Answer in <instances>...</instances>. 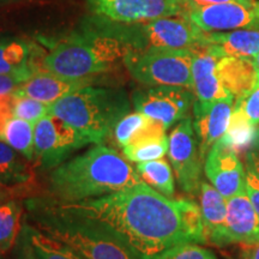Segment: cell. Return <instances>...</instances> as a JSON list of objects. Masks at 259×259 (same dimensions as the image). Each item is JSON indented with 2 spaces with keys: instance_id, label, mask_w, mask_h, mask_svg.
Returning <instances> with one entry per match:
<instances>
[{
  "instance_id": "1",
  "label": "cell",
  "mask_w": 259,
  "mask_h": 259,
  "mask_svg": "<svg viewBox=\"0 0 259 259\" xmlns=\"http://www.w3.org/2000/svg\"><path fill=\"white\" fill-rule=\"evenodd\" d=\"M58 212L102 227L142 258L191 242L177 200L144 181L97 199L64 204Z\"/></svg>"
},
{
  "instance_id": "2",
  "label": "cell",
  "mask_w": 259,
  "mask_h": 259,
  "mask_svg": "<svg viewBox=\"0 0 259 259\" xmlns=\"http://www.w3.org/2000/svg\"><path fill=\"white\" fill-rule=\"evenodd\" d=\"M131 164L113 149L97 145L58 166L51 176L52 193L67 203L107 196L141 183Z\"/></svg>"
},
{
  "instance_id": "3",
  "label": "cell",
  "mask_w": 259,
  "mask_h": 259,
  "mask_svg": "<svg viewBox=\"0 0 259 259\" xmlns=\"http://www.w3.org/2000/svg\"><path fill=\"white\" fill-rule=\"evenodd\" d=\"M127 42L97 32L72 35L58 42L42 59V70L66 78H93L111 71L131 50Z\"/></svg>"
},
{
  "instance_id": "4",
  "label": "cell",
  "mask_w": 259,
  "mask_h": 259,
  "mask_svg": "<svg viewBox=\"0 0 259 259\" xmlns=\"http://www.w3.org/2000/svg\"><path fill=\"white\" fill-rule=\"evenodd\" d=\"M130 100L124 90L85 87L50 105L56 115L80 132L90 143H101L128 114Z\"/></svg>"
},
{
  "instance_id": "5",
  "label": "cell",
  "mask_w": 259,
  "mask_h": 259,
  "mask_svg": "<svg viewBox=\"0 0 259 259\" xmlns=\"http://www.w3.org/2000/svg\"><path fill=\"white\" fill-rule=\"evenodd\" d=\"M60 219L40 222L50 238L67 245L85 259H138L137 252L118 236L92 222L58 212Z\"/></svg>"
},
{
  "instance_id": "6",
  "label": "cell",
  "mask_w": 259,
  "mask_h": 259,
  "mask_svg": "<svg viewBox=\"0 0 259 259\" xmlns=\"http://www.w3.org/2000/svg\"><path fill=\"white\" fill-rule=\"evenodd\" d=\"M193 52L168 48H131L124 64L139 83L150 87H183L193 89Z\"/></svg>"
},
{
  "instance_id": "7",
  "label": "cell",
  "mask_w": 259,
  "mask_h": 259,
  "mask_svg": "<svg viewBox=\"0 0 259 259\" xmlns=\"http://www.w3.org/2000/svg\"><path fill=\"white\" fill-rule=\"evenodd\" d=\"M90 143L80 132L48 113L34 127V156L42 167L60 166L77 149Z\"/></svg>"
},
{
  "instance_id": "8",
  "label": "cell",
  "mask_w": 259,
  "mask_h": 259,
  "mask_svg": "<svg viewBox=\"0 0 259 259\" xmlns=\"http://www.w3.org/2000/svg\"><path fill=\"white\" fill-rule=\"evenodd\" d=\"M168 156L180 189L186 193H196L202 184L200 176L204 161L190 118L181 120L170 132Z\"/></svg>"
},
{
  "instance_id": "9",
  "label": "cell",
  "mask_w": 259,
  "mask_h": 259,
  "mask_svg": "<svg viewBox=\"0 0 259 259\" xmlns=\"http://www.w3.org/2000/svg\"><path fill=\"white\" fill-rule=\"evenodd\" d=\"M132 102L136 112L162 122L167 130L189 118L194 94L183 87L160 85L136 92Z\"/></svg>"
},
{
  "instance_id": "10",
  "label": "cell",
  "mask_w": 259,
  "mask_h": 259,
  "mask_svg": "<svg viewBox=\"0 0 259 259\" xmlns=\"http://www.w3.org/2000/svg\"><path fill=\"white\" fill-rule=\"evenodd\" d=\"M141 46L143 48H168V50H196L208 45L206 32L193 24L185 16L162 17L141 23Z\"/></svg>"
},
{
  "instance_id": "11",
  "label": "cell",
  "mask_w": 259,
  "mask_h": 259,
  "mask_svg": "<svg viewBox=\"0 0 259 259\" xmlns=\"http://www.w3.org/2000/svg\"><path fill=\"white\" fill-rule=\"evenodd\" d=\"M183 16L205 32L259 29V3L253 6L222 3L191 10Z\"/></svg>"
},
{
  "instance_id": "12",
  "label": "cell",
  "mask_w": 259,
  "mask_h": 259,
  "mask_svg": "<svg viewBox=\"0 0 259 259\" xmlns=\"http://www.w3.org/2000/svg\"><path fill=\"white\" fill-rule=\"evenodd\" d=\"M89 4L96 14L127 24L183 15L177 0H89Z\"/></svg>"
},
{
  "instance_id": "13",
  "label": "cell",
  "mask_w": 259,
  "mask_h": 259,
  "mask_svg": "<svg viewBox=\"0 0 259 259\" xmlns=\"http://www.w3.org/2000/svg\"><path fill=\"white\" fill-rule=\"evenodd\" d=\"M204 171L211 185L231 198L245 190V168L239 154L221 138L210 149L204 161Z\"/></svg>"
},
{
  "instance_id": "14",
  "label": "cell",
  "mask_w": 259,
  "mask_h": 259,
  "mask_svg": "<svg viewBox=\"0 0 259 259\" xmlns=\"http://www.w3.org/2000/svg\"><path fill=\"white\" fill-rule=\"evenodd\" d=\"M234 102L235 97L229 96L211 102L196 101L193 103V128L203 161H205L212 145L226 135Z\"/></svg>"
},
{
  "instance_id": "15",
  "label": "cell",
  "mask_w": 259,
  "mask_h": 259,
  "mask_svg": "<svg viewBox=\"0 0 259 259\" xmlns=\"http://www.w3.org/2000/svg\"><path fill=\"white\" fill-rule=\"evenodd\" d=\"M192 52V92L197 101L211 102L233 96L223 88L218 74L219 61L226 57L225 52L213 44L200 46Z\"/></svg>"
},
{
  "instance_id": "16",
  "label": "cell",
  "mask_w": 259,
  "mask_h": 259,
  "mask_svg": "<svg viewBox=\"0 0 259 259\" xmlns=\"http://www.w3.org/2000/svg\"><path fill=\"white\" fill-rule=\"evenodd\" d=\"M226 239L228 245L259 242V216L246 190L227 199Z\"/></svg>"
},
{
  "instance_id": "17",
  "label": "cell",
  "mask_w": 259,
  "mask_h": 259,
  "mask_svg": "<svg viewBox=\"0 0 259 259\" xmlns=\"http://www.w3.org/2000/svg\"><path fill=\"white\" fill-rule=\"evenodd\" d=\"M93 82V78H66L48 71L37 70L22 83L15 93L31 97L46 105H52L71 93L89 87Z\"/></svg>"
},
{
  "instance_id": "18",
  "label": "cell",
  "mask_w": 259,
  "mask_h": 259,
  "mask_svg": "<svg viewBox=\"0 0 259 259\" xmlns=\"http://www.w3.org/2000/svg\"><path fill=\"white\" fill-rule=\"evenodd\" d=\"M200 211H202L206 244L226 246L227 199L208 183L200 184Z\"/></svg>"
},
{
  "instance_id": "19",
  "label": "cell",
  "mask_w": 259,
  "mask_h": 259,
  "mask_svg": "<svg viewBox=\"0 0 259 259\" xmlns=\"http://www.w3.org/2000/svg\"><path fill=\"white\" fill-rule=\"evenodd\" d=\"M218 74L223 88L235 99L246 96L259 84V69L251 58L223 57Z\"/></svg>"
},
{
  "instance_id": "20",
  "label": "cell",
  "mask_w": 259,
  "mask_h": 259,
  "mask_svg": "<svg viewBox=\"0 0 259 259\" xmlns=\"http://www.w3.org/2000/svg\"><path fill=\"white\" fill-rule=\"evenodd\" d=\"M206 38L229 57L254 58L259 53V29L206 32Z\"/></svg>"
},
{
  "instance_id": "21",
  "label": "cell",
  "mask_w": 259,
  "mask_h": 259,
  "mask_svg": "<svg viewBox=\"0 0 259 259\" xmlns=\"http://www.w3.org/2000/svg\"><path fill=\"white\" fill-rule=\"evenodd\" d=\"M257 130V125H254L248 119L240 103L235 101L231 121H229L226 135L222 138L233 147L236 153L241 155L248 153V149L253 148Z\"/></svg>"
},
{
  "instance_id": "22",
  "label": "cell",
  "mask_w": 259,
  "mask_h": 259,
  "mask_svg": "<svg viewBox=\"0 0 259 259\" xmlns=\"http://www.w3.org/2000/svg\"><path fill=\"white\" fill-rule=\"evenodd\" d=\"M27 157L0 139V183L6 186L25 185L32 178Z\"/></svg>"
},
{
  "instance_id": "23",
  "label": "cell",
  "mask_w": 259,
  "mask_h": 259,
  "mask_svg": "<svg viewBox=\"0 0 259 259\" xmlns=\"http://www.w3.org/2000/svg\"><path fill=\"white\" fill-rule=\"evenodd\" d=\"M138 176L145 184L163 196L171 198L176 193L174 176L169 163L163 157L153 161L139 162L136 167Z\"/></svg>"
},
{
  "instance_id": "24",
  "label": "cell",
  "mask_w": 259,
  "mask_h": 259,
  "mask_svg": "<svg viewBox=\"0 0 259 259\" xmlns=\"http://www.w3.org/2000/svg\"><path fill=\"white\" fill-rule=\"evenodd\" d=\"M29 245L32 259H85L67 245L40 232H30Z\"/></svg>"
},
{
  "instance_id": "25",
  "label": "cell",
  "mask_w": 259,
  "mask_h": 259,
  "mask_svg": "<svg viewBox=\"0 0 259 259\" xmlns=\"http://www.w3.org/2000/svg\"><path fill=\"white\" fill-rule=\"evenodd\" d=\"M3 141L27 160L34 158V125L29 121L14 116L6 125Z\"/></svg>"
},
{
  "instance_id": "26",
  "label": "cell",
  "mask_w": 259,
  "mask_h": 259,
  "mask_svg": "<svg viewBox=\"0 0 259 259\" xmlns=\"http://www.w3.org/2000/svg\"><path fill=\"white\" fill-rule=\"evenodd\" d=\"M22 208L17 202H8L0 205V254L12 247L21 228Z\"/></svg>"
},
{
  "instance_id": "27",
  "label": "cell",
  "mask_w": 259,
  "mask_h": 259,
  "mask_svg": "<svg viewBox=\"0 0 259 259\" xmlns=\"http://www.w3.org/2000/svg\"><path fill=\"white\" fill-rule=\"evenodd\" d=\"M168 145H169V139L164 136V137L145 139L138 143L126 145L122 148V153L127 160L139 163V162L162 158L167 154Z\"/></svg>"
},
{
  "instance_id": "28",
  "label": "cell",
  "mask_w": 259,
  "mask_h": 259,
  "mask_svg": "<svg viewBox=\"0 0 259 259\" xmlns=\"http://www.w3.org/2000/svg\"><path fill=\"white\" fill-rule=\"evenodd\" d=\"M177 202L179 205L181 216H183L184 226L189 233L191 242L206 244L200 206L190 199H177Z\"/></svg>"
},
{
  "instance_id": "29",
  "label": "cell",
  "mask_w": 259,
  "mask_h": 259,
  "mask_svg": "<svg viewBox=\"0 0 259 259\" xmlns=\"http://www.w3.org/2000/svg\"><path fill=\"white\" fill-rule=\"evenodd\" d=\"M14 116L23 119L35 125L40 119L50 113V105L31 99V97L18 95L14 92Z\"/></svg>"
},
{
  "instance_id": "30",
  "label": "cell",
  "mask_w": 259,
  "mask_h": 259,
  "mask_svg": "<svg viewBox=\"0 0 259 259\" xmlns=\"http://www.w3.org/2000/svg\"><path fill=\"white\" fill-rule=\"evenodd\" d=\"M142 259H216V257L208 248L194 242H185L167 248L161 253Z\"/></svg>"
},
{
  "instance_id": "31",
  "label": "cell",
  "mask_w": 259,
  "mask_h": 259,
  "mask_svg": "<svg viewBox=\"0 0 259 259\" xmlns=\"http://www.w3.org/2000/svg\"><path fill=\"white\" fill-rule=\"evenodd\" d=\"M149 116L142 114L139 112L130 113L122 116L115 127L113 128V137L120 147H126L128 144L130 139L134 137V135L138 130H141L147 124Z\"/></svg>"
},
{
  "instance_id": "32",
  "label": "cell",
  "mask_w": 259,
  "mask_h": 259,
  "mask_svg": "<svg viewBox=\"0 0 259 259\" xmlns=\"http://www.w3.org/2000/svg\"><path fill=\"white\" fill-rule=\"evenodd\" d=\"M36 72L28 63L19 69L9 73H0V96L9 95L18 89L22 83H24L32 73Z\"/></svg>"
},
{
  "instance_id": "33",
  "label": "cell",
  "mask_w": 259,
  "mask_h": 259,
  "mask_svg": "<svg viewBox=\"0 0 259 259\" xmlns=\"http://www.w3.org/2000/svg\"><path fill=\"white\" fill-rule=\"evenodd\" d=\"M236 102H239L246 113V115L248 116V119L253 122L254 125H259V84L253 90H251L250 93L246 96L238 97L235 99Z\"/></svg>"
},
{
  "instance_id": "34",
  "label": "cell",
  "mask_w": 259,
  "mask_h": 259,
  "mask_svg": "<svg viewBox=\"0 0 259 259\" xmlns=\"http://www.w3.org/2000/svg\"><path fill=\"white\" fill-rule=\"evenodd\" d=\"M177 2L180 5L181 10H183V14L191 11V10L203 8V6L222 4V3H239V4L247 6H253L257 3L254 0H177Z\"/></svg>"
},
{
  "instance_id": "35",
  "label": "cell",
  "mask_w": 259,
  "mask_h": 259,
  "mask_svg": "<svg viewBox=\"0 0 259 259\" xmlns=\"http://www.w3.org/2000/svg\"><path fill=\"white\" fill-rule=\"evenodd\" d=\"M12 94L0 96V139L2 141L4 139L6 125L14 118V95Z\"/></svg>"
},
{
  "instance_id": "36",
  "label": "cell",
  "mask_w": 259,
  "mask_h": 259,
  "mask_svg": "<svg viewBox=\"0 0 259 259\" xmlns=\"http://www.w3.org/2000/svg\"><path fill=\"white\" fill-rule=\"evenodd\" d=\"M245 190L259 216V178L248 167L245 169Z\"/></svg>"
},
{
  "instance_id": "37",
  "label": "cell",
  "mask_w": 259,
  "mask_h": 259,
  "mask_svg": "<svg viewBox=\"0 0 259 259\" xmlns=\"http://www.w3.org/2000/svg\"><path fill=\"white\" fill-rule=\"evenodd\" d=\"M241 259H259V242L252 245H242Z\"/></svg>"
},
{
  "instance_id": "38",
  "label": "cell",
  "mask_w": 259,
  "mask_h": 259,
  "mask_svg": "<svg viewBox=\"0 0 259 259\" xmlns=\"http://www.w3.org/2000/svg\"><path fill=\"white\" fill-rule=\"evenodd\" d=\"M246 158H247V167L250 168L255 176L259 178V153L258 151L255 150L250 151V153H247Z\"/></svg>"
},
{
  "instance_id": "39",
  "label": "cell",
  "mask_w": 259,
  "mask_h": 259,
  "mask_svg": "<svg viewBox=\"0 0 259 259\" xmlns=\"http://www.w3.org/2000/svg\"><path fill=\"white\" fill-rule=\"evenodd\" d=\"M3 50H4V45H0V73H9L15 71L10 65L6 63L4 59V53H3Z\"/></svg>"
},
{
  "instance_id": "40",
  "label": "cell",
  "mask_w": 259,
  "mask_h": 259,
  "mask_svg": "<svg viewBox=\"0 0 259 259\" xmlns=\"http://www.w3.org/2000/svg\"><path fill=\"white\" fill-rule=\"evenodd\" d=\"M11 194H12L11 187L6 186V185H4V184L0 183V200L9 198V197L11 196Z\"/></svg>"
},
{
  "instance_id": "41",
  "label": "cell",
  "mask_w": 259,
  "mask_h": 259,
  "mask_svg": "<svg viewBox=\"0 0 259 259\" xmlns=\"http://www.w3.org/2000/svg\"><path fill=\"white\" fill-rule=\"evenodd\" d=\"M253 149L255 151L259 153V127L257 130V135H255V139H254V143H253Z\"/></svg>"
},
{
  "instance_id": "42",
  "label": "cell",
  "mask_w": 259,
  "mask_h": 259,
  "mask_svg": "<svg viewBox=\"0 0 259 259\" xmlns=\"http://www.w3.org/2000/svg\"><path fill=\"white\" fill-rule=\"evenodd\" d=\"M253 61H254L255 66H257V67H258V69H259V53L257 54V56H255V57L253 58Z\"/></svg>"
},
{
  "instance_id": "43",
  "label": "cell",
  "mask_w": 259,
  "mask_h": 259,
  "mask_svg": "<svg viewBox=\"0 0 259 259\" xmlns=\"http://www.w3.org/2000/svg\"><path fill=\"white\" fill-rule=\"evenodd\" d=\"M8 2H12V0H0V3H8Z\"/></svg>"
}]
</instances>
